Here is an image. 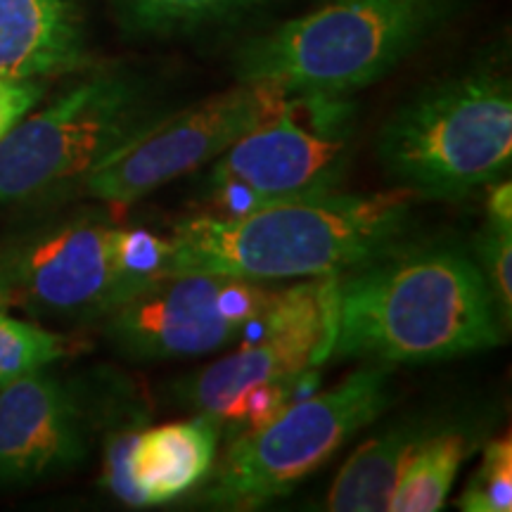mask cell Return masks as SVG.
I'll return each instance as SVG.
<instances>
[{"label": "cell", "mask_w": 512, "mask_h": 512, "mask_svg": "<svg viewBox=\"0 0 512 512\" xmlns=\"http://www.w3.org/2000/svg\"><path fill=\"white\" fill-rule=\"evenodd\" d=\"M477 448L467 427L441 425L408 460L406 470L389 498V512H434L448 501L460 467Z\"/></svg>", "instance_id": "cell-16"}, {"label": "cell", "mask_w": 512, "mask_h": 512, "mask_svg": "<svg viewBox=\"0 0 512 512\" xmlns=\"http://www.w3.org/2000/svg\"><path fill=\"white\" fill-rule=\"evenodd\" d=\"M337 332V278L287 285L230 354L183 382V401L219 432L238 434L271 420L311 394V375L332 358Z\"/></svg>", "instance_id": "cell-6"}, {"label": "cell", "mask_w": 512, "mask_h": 512, "mask_svg": "<svg viewBox=\"0 0 512 512\" xmlns=\"http://www.w3.org/2000/svg\"><path fill=\"white\" fill-rule=\"evenodd\" d=\"M389 366L368 363L325 392L287 403L271 420L230 439L202 501L216 510H256L323 467L392 403Z\"/></svg>", "instance_id": "cell-8"}, {"label": "cell", "mask_w": 512, "mask_h": 512, "mask_svg": "<svg viewBox=\"0 0 512 512\" xmlns=\"http://www.w3.org/2000/svg\"><path fill=\"white\" fill-rule=\"evenodd\" d=\"M477 266L494 294L505 328L512 320V226L486 221L477 242Z\"/></svg>", "instance_id": "cell-20"}, {"label": "cell", "mask_w": 512, "mask_h": 512, "mask_svg": "<svg viewBox=\"0 0 512 512\" xmlns=\"http://www.w3.org/2000/svg\"><path fill=\"white\" fill-rule=\"evenodd\" d=\"M394 188L422 200H463L501 181L512 164V88L479 67L422 88L377 136Z\"/></svg>", "instance_id": "cell-5"}, {"label": "cell", "mask_w": 512, "mask_h": 512, "mask_svg": "<svg viewBox=\"0 0 512 512\" xmlns=\"http://www.w3.org/2000/svg\"><path fill=\"white\" fill-rule=\"evenodd\" d=\"M261 3L264 0H117V8L126 29L164 36L221 22Z\"/></svg>", "instance_id": "cell-17"}, {"label": "cell", "mask_w": 512, "mask_h": 512, "mask_svg": "<svg viewBox=\"0 0 512 512\" xmlns=\"http://www.w3.org/2000/svg\"><path fill=\"white\" fill-rule=\"evenodd\" d=\"M351 143L347 98L294 95L278 117L211 162L200 190V214L242 216L337 192L349 169Z\"/></svg>", "instance_id": "cell-9"}, {"label": "cell", "mask_w": 512, "mask_h": 512, "mask_svg": "<svg viewBox=\"0 0 512 512\" xmlns=\"http://www.w3.org/2000/svg\"><path fill=\"white\" fill-rule=\"evenodd\" d=\"M79 344L72 337L10 316L8 309H0V389L22 380V377L41 373L72 356Z\"/></svg>", "instance_id": "cell-18"}, {"label": "cell", "mask_w": 512, "mask_h": 512, "mask_svg": "<svg viewBox=\"0 0 512 512\" xmlns=\"http://www.w3.org/2000/svg\"><path fill=\"white\" fill-rule=\"evenodd\" d=\"M413 200L418 197L403 188L368 195L330 192L242 216H190L169 233L174 271L226 273L261 283L339 278L406 242Z\"/></svg>", "instance_id": "cell-2"}, {"label": "cell", "mask_w": 512, "mask_h": 512, "mask_svg": "<svg viewBox=\"0 0 512 512\" xmlns=\"http://www.w3.org/2000/svg\"><path fill=\"white\" fill-rule=\"evenodd\" d=\"M453 8L456 0H330L245 43L235 74L294 95L347 98L399 67Z\"/></svg>", "instance_id": "cell-3"}, {"label": "cell", "mask_w": 512, "mask_h": 512, "mask_svg": "<svg viewBox=\"0 0 512 512\" xmlns=\"http://www.w3.org/2000/svg\"><path fill=\"white\" fill-rule=\"evenodd\" d=\"M221 432L204 415L143 427L126 460L133 508L174 503L207 482Z\"/></svg>", "instance_id": "cell-14"}, {"label": "cell", "mask_w": 512, "mask_h": 512, "mask_svg": "<svg viewBox=\"0 0 512 512\" xmlns=\"http://www.w3.org/2000/svg\"><path fill=\"white\" fill-rule=\"evenodd\" d=\"M169 110L124 72H98L0 138V209L67 195Z\"/></svg>", "instance_id": "cell-7"}, {"label": "cell", "mask_w": 512, "mask_h": 512, "mask_svg": "<svg viewBox=\"0 0 512 512\" xmlns=\"http://www.w3.org/2000/svg\"><path fill=\"white\" fill-rule=\"evenodd\" d=\"M486 190V221L512 226V183L508 178L491 183Z\"/></svg>", "instance_id": "cell-22"}, {"label": "cell", "mask_w": 512, "mask_h": 512, "mask_svg": "<svg viewBox=\"0 0 512 512\" xmlns=\"http://www.w3.org/2000/svg\"><path fill=\"white\" fill-rule=\"evenodd\" d=\"M285 287L226 273L174 271L100 323L114 347L136 361L204 356L238 344L278 304Z\"/></svg>", "instance_id": "cell-10"}, {"label": "cell", "mask_w": 512, "mask_h": 512, "mask_svg": "<svg viewBox=\"0 0 512 512\" xmlns=\"http://www.w3.org/2000/svg\"><path fill=\"white\" fill-rule=\"evenodd\" d=\"M43 98L41 81H15L0 79V138L24 119Z\"/></svg>", "instance_id": "cell-21"}, {"label": "cell", "mask_w": 512, "mask_h": 512, "mask_svg": "<svg viewBox=\"0 0 512 512\" xmlns=\"http://www.w3.org/2000/svg\"><path fill=\"white\" fill-rule=\"evenodd\" d=\"M444 422L432 415H406L363 441L337 472L325 510L380 512L387 510L396 484L418 446Z\"/></svg>", "instance_id": "cell-15"}, {"label": "cell", "mask_w": 512, "mask_h": 512, "mask_svg": "<svg viewBox=\"0 0 512 512\" xmlns=\"http://www.w3.org/2000/svg\"><path fill=\"white\" fill-rule=\"evenodd\" d=\"M0 309H12V292L8 283H5L3 273H0Z\"/></svg>", "instance_id": "cell-23"}, {"label": "cell", "mask_w": 512, "mask_h": 512, "mask_svg": "<svg viewBox=\"0 0 512 512\" xmlns=\"http://www.w3.org/2000/svg\"><path fill=\"white\" fill-rule=\"evenodd\" d=\"M477 261L448 245H396L337 278L332 356L380 366L432 363L503 344Z\"/></svg>", "instance_id": "cell-1"}, {"label": "cell", "mask_w": 512, "mask_h": 512, "mask_svg": "<svg viewBox=\"0 0 512 512\" xmlns=\"http://www.w3.org/2000/svg\"><path fill=\"white\" fill-rule=\"evenodd\" d=\"M292 98L294 93L278 86L238 81L230 91L185 110L166 112L102 162L81 190L93 200L128 207L162 185L216 162L242 136L278 117Z\"/></svg>", "instance_id": "cell-11"}, {"label": "cell", "mask_w": 512, "mask_h": 512, "mask_svg": "<svg viewBox=\"0 0 512 512\" xmlns=\"http://www.w3.org/2000/svg\"><path fill=\"white\" fill-rule=\"evenodd\" d=\"M12 306L36 318L95 323L174 273L169 235L76 214L27 228L0 247Z\"/></svg>", "instance_id": "cell-4"}, {"label": "cell", "mask_w": 512, "mask_h": 512, "mask_svg": "<svg viewBox=\"0 0 512 512\" xmlns=\"http://www.w3.org/2000/svg\"><path fill=\"white\" fill-rule=\"evenodd\" d=\"M91 420L55 375H27L0 389V486L29 484L83 463Z\"/></svg>", "instance_id": "cell-12"}, {"label": "cell", "mask_w": 512, "mask_h": 512, "mask_svg": "<svg viewBox=\"0 0 512 512\" xmlns=\"http://www.w3.org/2000/svg\"><path fill=\"white\" fill-rule=\"evenodd\" d=\"M465 512H510L512 510V439L510 432L486 441L482 463L458 498Z\"/></svg>", "instance_id": "cell-19"}, {"label": "cell", "mask_w": 512, "mask_h": 512, "mask_svg": "<svg viewBox=\"0 0 512 512\" xmlns=\"http://www.w3.org/2000/svg\"><path fill=\"white\" fill-rule=\"evenodd\" d=\"M88 60L76 0H0V79H53L81 72Z\"/></svg>", "instance_id": "cell-13"}]
</instances>
